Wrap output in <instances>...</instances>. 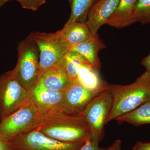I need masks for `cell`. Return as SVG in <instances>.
<instances>
[{
	"mask_svg": "<svg viewBox=\"0 0 150 150\" xmlns=\"http://www.w3.org/2000/svg\"><path fill=\"white\" fill-rule=\"evenodd\" d=\"M33 129L51 139L67 143L86 141L91 137L83 112L70 111L64 106L44 109Z\"/></svg>",
	"mask_w": 150,
	"mask_h": 150,
	"instance_id": "6da1fadb",
	"label": "cell"
},
{
	"mask_svg": "<svg viewBox=\"0 0 150 150\" xmlns=\"http://www.w3.org/2000/svg\"><path fill=\"white\" fill-rule=\"evenodd\" d=\"M112 95V108L105 124L150 101V71H146L133 83L108 84Z\"/></svg>",
	"mask_w": 150,
	"mask_h": 150,
	"instance_id": "7a4b0ae2",
	"label": "cell"
},
{
	"mask_svg": "<svg viewBox=\"0 0 150 150\" xmlns=\"http://www.w3.org/2000/svg\"><path fill=\"white\" fill-rule=\"evenodd\" d=\"M17 51V63L12 71L20 83L30 91L38 84L43 72L39 62L38 47L28 36L18 43Z\"/></svg>",
	"mask_w": 150,
	"mask_h": 150,
	"instance_id": "3957f363",
	"label": "cell"
},
{
	"mask_svg": "<svg viewBox=\"0 0 150 150\" xmlns=\"http://www.w3.org/2000/svg\"><path fill=\"white\" fill-rule=\"evenodd\" d=\"M44 109L29 102L1 120L0 138L10 141L21 134L33 130L40 121Z\"/></svg>",
	"mask_w": 150,
	"mask_h": 150,
	"instance_id": "277c9868",
	"label": "cell"
},
{
	"mask_svg": "<svg viewBox=\"0 0 150 150\" xmlns=\"http://www.w3.org/2000/svg\"><path fill=\"white\" fill-rule=\"evenodd\" d=\"M28 36L38 47L42 71L62 62L69 51L70 46L58 31L54 33L32 32Z\"/></svg>",
	"mask_w": 150,
	"mask_h": 150,
	"instance_id": "5b68a950",
	"label": "cell"
},
{
	"mask_svg": "<svg viewBox=\"0 0 150 150\" xmlns=\"http://www.w3.org/2000/svg\"><path fill=\"white\" fill-rule=\"evenodd\" d=\"M30 98V92L20 83L12 70L0 75L1 121L29 103Z\"/></svg>",
	"mask_w": 150,
	"mask_h": 150,
	"instance_id": "8992f818",
	"label": "cell"
},
{
	"mask_svg": "<svg viewBox=\"0 0 150 150\" xmlns=\"http://www.w3.org/2000/svg\"><path fill=\"white\" fill-rule=\"evenodd\" d=\"M112 104V95L107 88L96 97L84 110V118L90 130L91 139L99 144Z\"/></svg>",
	"mask_w": 150,
	"mask_h": 150,
	"instance_id": "52a82bcc",
	"label": "cell"
},
{
	"mask_svg": "<svg viewBox=\"0 0 150 150\" xmlns=\"http://www.w3.org/2000/svg\"><path fill=\"white\" fill-rule=\"evenodd\" d=\"M86 142H59L33 129L8 142L13 150H80Z\"/></svg>",
	"mask_w": 150,
	"mask_h": 150,
	"instance_id": "ba28073f",
	"label": "cell"
},
{
	"mask_svg": "<svg viewBox=\"0 0 150 150\" xmlns=\"http://www.w3.org/2000/svg\"><path fill=\"white\" fill-rule=\"evenodd\" d=\"M103 91H92L78 82H71L64 91L63 106L70 111L83 112L89 103Z\"/></svg>",
	"mask_w": 150,
	"mask_h": 150,
	"instance_id": "9c48e42d",
	"label": "cell"
},
{
	"mask_svg": "<svg viewBox=\"0 0 150 150\" xmlns=\"http://www.w3.org/2000/svg\"><path fill=\"white\" fill-rule=\"evenodd\" d=\"M120 0H96L89 13L86 23L93 36L97 34L103 25L106 24L119 4Z\"/></svg>",
	"mask_w": 150,
	"mask_h": 150,
	"instance_id": "30bf717a",
	"label": "cell"
},
{
	"mask_svg": "<svg viewBox=\"0 0 150 150\" xmlns=\"http://www.w3.org/2000/svg\"><path fill=\"white\" fill-rule=\"evenodd\" d=\"M137 1L120 0L115 12L105 25L116 28H122L139 22L136 9Z\"/></svg>",
	"mask_w": 150,
	"mask_h": 150,
	"instance_id": "8fae6325",
	"label": "cell"
},
{
	"mask_svg": "<svg viewBox=\"0 0 150 150\" xmlns=\"http://www.w3.org/2000/svg\"><path fill=\"white\" fill-rule=\"evenodd\" d=\"M71 83L62 61L43 71L38 84L51 90L64 91Z\"/></svg>",
	"mask_w": 150,
	"mask_h": 150,
	"instance_id": "7c38bea8",
	"label": "cell"
},
{
	"mask_svg": "<svg viewBox=\"0 0 150 150\" xmlns=\"http://www.w3.org/2000/svg\"><path fill=\"white\" fill-rule=\"evenodd\" d=\"M29 92V102L35 103L43 109L63 106L64 91L51 90L38 84Z\"/></svg>",
	"mask_w": 150,
	"mask_h": 150,
	"instance_id": "4fadbf2b",
	"label": "cell"
},
{
	"mask_svg": "<svg viewBox=\"0 0 150 150\" xmlns=\"http://www.w3.org/2000/svg\"><path fill=\"white\" fill-rule=\"evenodd\" d=\"M99 71L86 60L78 69V82L92 91L104 90L107 88L108 84L101 79Z\"/></svg>",
	"mask_w": 150,
	"mask_h": 150,
	"instance_id": "5bb4252c",
	"label": "cell"
},
{
	"mask_svg": "<svg viewBox=\"0 0 150 150\" xmlns=\"http://www.w3.org/2000/svg\"><path fill=\"white\" fill-rule=\"evenodd\" d=\"M106 48V45L97 34L87 41L70 46L69 51H75L81 54L95 68L100 71V63L98 53Z\"/></svg>",
	"mask_w": 150,
	"mask_h": 150,
	"instance_id": "9a60e30c",
	"label": "cell"
},
{
	"mask_svg": "<svg viewBox=\"0 0 150 150\" xmlns=\"http://www.w3.org/2000/svg\"><path fill=\"white\" fill-rule=\"evenodd\" d=\"M58 32L70 46L80 44L93 37L86 23H74L64 26Z\"/></svg>",
	"mask_w": 150,
	"mask_h": 150,
	"instance_id": "2e32d148",
	"label": "cell"
},
{
	"mask_svg": "<svg viewBox=\"0 0 150 150\" xmlns=\"http://www.w3.org/2000/svg\"><path fill=\"white\" fill-rule=\"evenodd\" d=\"M118 123H127L135 126L150 124V101L116 118Z\"/></svg>",
	"mask_w": 150,
	"mask_h": 150,
	"instance_id": "e0dca14e",
	"label": "cell"
},
{
	"mask_svg": "<svg viewBox=\"0 0 150 150\" xmlns=\"http://www.w3.org/2000/svg\"><path fill=\"white\" fill-rule=\"evenodd\" d=\"M96 0H69L71 15L64 26L76 22L86 23L89 13Z\"/></svg>",
	"mask_w": 150,
	"mask_h": 150,
	"instance_id": "ac0fdd59",
	"label": "cell"
},
{
	"mask_svg": "<svg viewBox=\"0 0 150 150\" xmlns=\"http://www.w3.org/2000/svg\"><path fill=\"white\" fill-rule=\"evenodd\" d=\"M86 60L81 54L74 51H69L64 57V67L71 82H78V69Z\"/></svg>",
	"mask_w": 150,
	"mask_h": 150,
	"instance_id": "d6986e66",
	"label": "cell"
},
{
	"mask_svg": "<svg viewBox=\"0 0 150 150\" xmlns=\"http://www.w3.org/2000/svg\"><path fill=\"white\" fill-rule=\"evenodd\" d=\"M136 9L139 22L150 24V0H137Z\"/></svg>",
	"mask_w": 150,
	"mask_h": 150,
	"instance_id": "ffe728a7",
	"label": "cell"
},
{
	"mask_svg": "<svg viewBox=\"0 0 150 150\" xmlns=\"http://www.w3.org/2000/svg\"><path fill=\"white\" fill-rule=\"evenodd\" d=\"M22 7L32 11H36L46 2V0H16Z\"/></svg>",
	"mask_w": 150,
	"mask_h": 150,
	"instance_id": "44dd1931",
	"label": "cell"
},
{
	"mask_svg": "<svg viewBox=\"0 0 150 150\" xmlns=\"http://www.w3.org/2000/svg\"><path fill=\"white\" fill-rule=\"evenodd\" d=\"M106 149L99 147L98 143L89 138L80 150H106Z\"/></svg>",
	"mask_w": 150,
	"mask_h": 150,
	"instance_id": "7402d4cb",
	"label": "cell"
},
{
	"mask_svg": "<svg viewBox=\"0 0 150 150\" xmlns=\"http://www.w3.org/2000/svg\"><path fill=\"white\" fill-rule=\"evenodd\" d=\"M132 150H150V142H137Z\"/></svg>",
	"mask_w": 150,
	"mask_h": 150,
	"instance_id": "603a6c76",
	"label": "cell"
},
{
	"mask_svg": "<svg viewBox=\"0 0 150 150\" xmlns=\"http://www.w3.org/2000/svg\"><path fill=\"white\" fill-rule=\"evenodd\" d=\"M106 150H122V142L121 140H115L110 146L106 149Z\"/></svg>",
	"mask_w": 150,
	"mask_h": 150,
	"instance_id": "cb8c5ba5",
	"label": "cell"
},
{
	"mask_svg": "<svg viewBox=\"0 0 150 150\" xmlns=\"http://www.w3.org/2000/svg\"><path fill=\"white\" fill-rule=\"evenodd\" d=\"M0 150H13L8 142L0 138Z\"/></svg>",
	"mask_w": 150,
	"mask_h": 150,
	"instance_id": "d4e9b609",
	"label": "cell"
},
{
	"mask_svg": "<svg viewBox=\"0 0 150 150\" xmlns=\"http://www.w3.org/2000/svg\"><path fill=\"white\" fill-rule=\"evenodd\" d=\"M141 64L146 70L150 71V54L142 60Z\"/></svg>",
	"mask_w": 150,
	"mask_h": 150,
	"instance_id": "484cf974",
	"label": "cell"
},
{
	"mask_svg": "<svg viewBox=\"0 0 150 150\" xmlns=\"http://www.w3.org/2000/svg\"><path fill=\"white\" fill-rule=\"evenodd\" d=\"M11 0H0V8L3 6L6 3Z\"/></svg>",
	"mask_w": 150,
	"mask_h": 150,
	"instance_id": "4316f807",
	"label": "cell"
}]
</instances>
